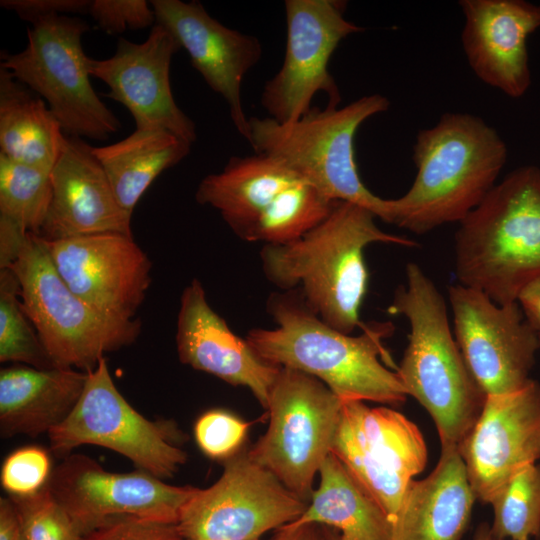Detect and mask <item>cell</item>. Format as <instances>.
I'll return each instance as SVG.
<instances>
[{"instance_id":"cell-1","label":"cell","mask_w":540,"mask_h":540,"mask_svg":"<svg viewBox=\"0 0 540 540\" xmlns=\"http://www.w3.org/2000/svg\"><path fill=\"white\" fill-rule=\"evenodd\" d=\"M267 311L273 329H253L246 340L266 362L311 375L324 383L342 402L372 401L397 405L406 390L384 348L382 339L392 323H371L358 336L343 333L320 319L296 290L272 294Z\"/></svg>"},{"instance_id":"cell-2","label":"cell","mask_w":540,"mask_h":540,"mask_svg":"<svg viewBox=\"0 0 540 540\" xmlns=\"http://www.w3.org/2000/svg\"><path fill=\"white\" fill-rule=\"evenodd\" d=\"M375 218L365 207L336 201L327 217L301 238L263 246L265 277L280 291L296 290L320 319L351 334L363 327L360 308L368 286L364 249L376 242L417 244L382 231Z\"/></svg>"},{"instance_id":"cell-3","label":"cell","mask_w":540,"mask_h":540,"mask_svg":"<svg viewBox=\"0 0 540 540\" xmlns=\"http://www.w3.org/2000/svg\"><path fill=\"white\" fill-rule=\"evenodd\" d=\"M412 158L416 177L403 196L387 199V223L424 234L462 221L481 203L496 185L507 147L482 118L445 113L417 134Z\"/></svg>"},{"instance_id":"cell-4","label":"cell","mask_w":540,"mask_h":540,"mask_svg":"<svg viewBox=\"0 0 540 540\" xmlns=\"http://www.w3.org/2000/svg\"><path fill=\"white\" fill-rule=\"evenodd\" d=\"M387 311L409 321V342L396 372L407 395L432 417L441 448L456 447L477 421L486 395L473 378L450 329L446 304L416 264L405 269Z\"/></svg>"},{"instance_id":"cell-5","label":"cell","mask_w":540,"mask_h":540,"mask_svg":"<svg viewBox=\"0 0 540 540\" xmlns=\"http://www.w3.org/2000/svg\"><path fill=\"white\" fill-rule=\"evenodd\" d=\"M459 284L498 305L517 302L540 277V169L522 166L496 184L455 234Z\"/></svg>"},{"instance_id":"cell-6","label":"cell","mask_w":540,"mask_h":540,"mask_svg":"<svg viewBox=\"0 0 540 540\" xmlns=\"http://www.w3.org/2000/svg\"><path fill=\"white\" fill-rule=\"evenodd\" d=\"M389 105L385 96L371 94L341 108H311L291 123L253 116L247 141L254 153L281 161L327 198L360 205L387 222V199L373 194L359 176L354 137L364 121Z\"/></svg>"},{"instance_id":"cell-7","label":"cell","mask_w":540,"mask_h":540,"mask_svg":"<svg viewBox=\"0 0 540 540\" xmlns=\"http://www.w3.org/2000/svg\"><path fill=\"white\" fill-rule=\"evenodd\" d=\"M7 268L17 277L23 310L56 367L89 372L105 353L139 337L140 319L104 315L68 287L40 236L30 233Z\"/></svg>"},{"instance_id":"cell-8","label":"cell","mask_w":540,"mask_h":540,"mask_svg":"<svg viewBox=\"0 0 540 540\" xmlns=\"http://www.w3.org/2000/svg\"><path fill=\"white\" fill-rule=\"evenodd\" d=\"M90 29L69 15L40 18L27 29L26 47L1 52L0 67L38 94L68 136L106 140L121 129L90 82L82 36Z\"/></svg>"},{"instance_id":"cell-9","label":"cell","mask_w":540,"mask_h":540,"mask_svg":"<svg viewBox=\"0 0 540 540\" xmlns=\"http://www.w3.org/2000/svg\"><path fill=\"white\" fill-rule=\"evenodd\" d=\"M266 409L268 429L248 455L307 502L315 474L331 453L342 401L317 378L280 367Z\"/></svg>"},{"instance_id":"cell-10","label":"cell","mask_w":540,"mask_h":540,"mask_svg":"<svg viewBox=\"0 0 540 540\" xmlns=\"http://www.w3.org/2000/svg\"><path fill=\"white\" fill-rule=\"evenodd\" d=\"M48 437L58 456L65 457L81 445H97L160 479L172 477L187 459L179 446L184 435L177 425L170 420H149L136 411L115 386L105 357L87 372L79 401Z\"/></svg>"},{"instance_id":"cell-11","label":"cell","mask_w":540,"mask_h":540,"mask_svg":"<svg viewBox=\"0 0 540 540\" xmlns=\"http://www.w3.org/2000/svg\"><path fill=\"white\" fill-rule=\"evenodd\" d=\"M307 507L245 449L225 460L217 482L197 489L176 526L183 540H258L299 519Z\"/></svg>"},{"instance_id":"cell-12","label":"cell","mask_w":540,"mask_h":540,"mask_svg":"<svg viewBox=\"0 0 540 540\" xmlns=\"http://www.w3.org/2000/svg\"><path fill=\"white\" fill-rule=\"evenodd\" d=\"M338 0H286V46L279 71L263 87L260 103L278 123L299 120L323 92L328 107H338L340 90L328 63L340 42L364 30L348 21Z\"/></svg>"},{"instance_id":"cell-13","label":"cell","mask_w":540,"mask_h":540,"mask_svg":"<svg viewBox=\"0 0 540 540\" xmlns=\"http://www.w3.org/2000/svg\"><path fill=\"white\" fill-rule=\"evenodd\" d=\"M47 487L81 535L117 518L176 524L197 487L174 486L143 470L115 473L72 454L53 468Z\"/></svg>"},{"instance_id":"cell-14","label":"cell","mask_w":540,"mask_h":540,"mask_svg":"<svg viewBox=\"0 0 540 540\" xmlns=\"http://www.w3.org/2000/svg\"><path fill=\"white\" fill-rule=\"evenodd\" d=\"M448 295L456 342L483 393L503 395L523 388L531 380L540 339L518 302L498 305L461 284L450 286Z\"/></svg>"},{"instance_id":"cell-15","label":"cell","mask_w":540,"mask_h":540,"mask_svg":"<svg viewBox=\"0 0 540 540\" xmlns=\"http://www.w3.org/2000/svg\"><path fill=\"white\" fill-rule=\"evenodd\" d=\"M44 241L58 274L79 298L104 315L134 319L151 284L152 263L133 236Z\"/></svg>"},{"instance_id":"cell-16","label":"cell","mask_w":540,"mask_h":540,"mask_svg":"<svg viewBox=\"0 0 540 540\" xmlns=\"http://www.w3.org/2000/svg\"><path fill=\"white\" fill-rule=\"evenodd\" d=\"M180 49L174 36L155 23L145 41L120 38L112 56L88 58L87 67L109 88L106 96L127 108L136 128H164L192 144L195 123L176 104L170 84L172 58Z\"/></svg>"},{"instance_id":"cell-17","label":"cell","mask_w":540,"mask_h":540,"mask_svg":"<svg viewBox=\"0 0 540 540\" xmlns=\"http://www.w3.org/2000/svg\"><path fill=\"white\" fill-rule=\"evenodd\" d=\"M470 486L484 503L522 467L540 458V384L486 396L480 415L459 445Z\"/></svg>"},{"instance_id":"cell-18","label":"cell","mask_w":540,"mask_h":540,"mask_svg":"<svg viewBox=\"0 0 540 540\" xmlns=\"http://www.w3.org/2000/svg\"><path fill=\"white\" fill-rule=\"evenodd\" d=\"M150 4L155 23L174 36L194 69L225 100L236 130L247 140L249 118L242 106L241 85L262 56L259 39L223 25L198 1L152 0Z\"/></svg>"},{"instance_id":"cell-19","label":"cell","mask_w":540,"mask_h":540,"mask_svg":"<svg viewBox=\"0 0 540 540\" xmlns=\"http://www.w3.org/2000/svg\"><path fill=\"white\" fill-rule=\"evenodd\" d=\"M50 178L51 202L38 236L47 241L99 233L133 236L132 214L119 204L93 146L83 138L66 135Z\"/></svg>"},{"instance_id":"cell-20","label":"cell","mask_w":540,"mask_h":540,"mask_svg":"<svg viewBox=\"0 0 540 540\" xmlns=\"http://www.w3.org/2000/svg\"><path fill=\"white\" fill-rule=\"evenodd\" d=\"M461 41L468 64L486 85L512 98L531 84L528 36L540 28V5L524 0H461Z\"/></svg>"},{"instance_id":"cell-21","label":"cell","mask_w":540,"mask_h":540,"mask_svg":"<svg viewBox=\"0 0 540 540\" xmlns=\"http://www.w3.org/2000/svg\"><path fill=\"white\" fill-rule=\"evenodd\" d=\"M179 360L228 384L247 387L263 408L280 367L263 360L209 305L205 290L193 279L182 291L177 317Z\"/></svg>"},{"instance_id":"cell-22","label":"cell","mask_w":540,"mask_h":540,"mask_svg":"<svg viewBox=\"0 0 540 540\" xmlns=\"http://www.w3.org/2000/svg\"><path fill=\"white\" fill-rule=\"evenodd\" d=\"M475 499L459 449L441 448L434 470L409 482L391 523V540H458Z\"/></svg>"},{"instance_id":"cell-23","label":"cell","mask_w":540,"mask_h":540,"mask_svg":"<svg viewBox=\"0 0 540 540\" xmlns=\"http://www.w3.org/2000/svg\"><path fill=\"white\" fill-rule=\"evenodd\" d=\"M87 381L73 368L38 369L16 364L0 371V433L3 438L49 433L72 412Z\"/></svg>"},{"instance_id":"cell-24","label":"cell","mask_w":540,"mask_h":540,"mask_svg":"<svg viewBox=\"0 0 540 540\" xmlns=\"http://www.w3.org/2000/svg\"><path fill=\"white\" fill-rule=\"evenodd\" d=\"M304 182L281 161L260 153L231 157L204 177L195 199L216 209L238 236L285 189Z\"/></svg>"},{"instance_id":"cell-25","label":"cell","mask_w":540,"mask_h":540,"mask_svg":"<svg viewBox=\"0 0 540 540\" xmlns=\"http://www.w3.org/2000/svg\"><path fill=\"white\" fill-rule=\"evenodd\" d=\"M319 488L294 527L323 524L339 540H391V521L332 452L319 469Z\"/></svg>"},{"instance_id":"cell-26","label":"cell","mask_w":540,"mask_h":540,"mask_svg":"<svg viewBox=\"0 0 540 540\" xmlns=\"http://www.w3.org/2000/svg\"><path fill=\"white\" fill-rule=\"evenodd\" d=\"M66 134L43 99L0 67V153L51 171Z\"/></svg>"},{"instance_id":"cell-27","label":"cell","mask_w":540,"mask_h":540,"mask_svg":"<svg viewBox=\"0 0 540 540\" xmlns=\"http://www.w3.org/2000/svg\"><path fill=\"white\" fill-rule=\"evenodd\" d=\"M190 150L191 143L160 127L136 128L116 143L93 147L119 204L130 214L151 183Z\"/></svg>"},{"instance_id":"cell-28","label":"cell","mask_w":540,"mask_h":540,"mask_svg":"<svg viewBox=\"0 0 540 540\" xmlns=\"http://www.w3.org/2000/svg\"><path fill=\"white\" fill-rule=\"evenodd\" d=\"M342 414L356 441L380 464L409 480L424 469V438L404 415L390 408H369L363 401L342 402Z\"/></svg>"},{"instance_id":"cell-29","label":"cell","mask_w":540,"mask_h":540,"mask_svg":"<svg viewBox=\"0 0 540 540\" xmlns=\"http://www.w3.org/2000/svg\"><path fill=\"white\" fill-rule=\"evenodd\" d=\"M335 202L299 182L281 192L238 237L264 245L295 241L322 222Z\"/></svg>"},{"instance_id":"cell-30","label":"cell","mask_w":540,"mask_h":540,"mask_svg":"<svg viewBox=\"0 0 540 540\" xmlns=\"http://www.w3.org/2000/svg\"><path fill=\"white\" fill-rule=\"evenodd\" d=\"M50 172L0 153V218L38 235L52 197Z\"/></svg>"},{"instance_id":"cell-31","label":"cell","mask_w":540,"mask_h":540,"mask_svg":"<svg viewBox=\"0 0 540 540\" xmlns=\"http://www.w3.org/2000/svg\"><path fill=\"white\" fill-rule=\"evenodd\" d=\"M496 540L540 538V465L528 464L514 473L490 503Z\"/></svg>"},{"instance_id":"cell-32","label":"cell","mask_w":540,"mask_h":540,"mask_svg":"<svg viewBox=\"0 0 540 540\" xmlns=\"http://www.w3.org/2000/svg\"><path fill=\"white\" fill-rule=\"evenodd\" d=\"M20 286L10 268H0V361L38 369L55 368L20 300Z\"/></svg>"},{"instance_id":"cell-33","label":"cell","mask_w":540,"mask_h":540,"mask_svg":"<svg viewBox=\"0 0 540 540\" xmlns=\"http://www.w3.org/2000/svg\"><path fill=\"white\" fill-rule=\"evenodd\" d=\"M331 452L375 500L392 523L411 480L376 461L356 441L343 414Z\"/></svg>"},{"instance_id":"cell-34","label":"cell","mask_w":540,"mask_h":540,"mask_svg":"<svg viewBox=\"0 0 540 540\" xmlns=\"http://www.w3.org/2000/svg\"><path fill=\"white\" fill-rule=\"evenodd\" d=\"M27 540H81L82 535L47 485L28 496H8Z\"/></svg>"},{"instance_id":"cell-35","label":"cell","mask_w":540,"mask_h":540,"mask_svg":"<svg viewBox=\"0 0 540 540\" xmlns=\"http://www.w3.org/2000/svg\"><path fill=\"white\" fill-rule=\"evenodd\" d=\"M48 452L25 446L12 452L2 464L0 481L9 496H28L44 488L52 473Z\"/></svg>"},{"instance_id":"cell-36","label":"cell","mask_w":540,"mask_h":540,"mask_svg":"<svg viewBox=\"0 0 540 540\" xmlns=\"http://www.w3.org/2000/svg\"><path fill=\"white\" fill-rule=\"evenodd\" d=\"M249 423L223 410H210L195 423V440L201 451L213 459L234 455L246 436Z\"/></svg>"},{"instance_id":"cell-37","label":"cell","mask_w":540,"mask_h":540,"mask_svg":"<svg viewBox=\"0 0 540 540\" xmlns=\"http://www.w3.org/2000/svg\"><path fill=\"white\" fill-rule=\"evenodd\" d=\"M88 14L104 32L117 35L151 26L155 14L146 0H92Z\"/></svg>"},{"instance_id":"cell-38","label":"cell","mask_w":540,"mask_h":540,"mask_svg":"<svg viewBox=\"0 0 540 540\" xmlns=\"http://www.w3.org/2000/svg\"><path fill=\"white\" fill-rule=\"evenodd\" d=\"M81 540H183L176 524L123 517L82 535Z\"/></svg>"},{"instance_id":"cell-39","label":"cell","mask_w":540,"mask_h":540,"mask_svg":"<svg viewBox=\"0 0 540 540\" xmlns=\"http://www.w3.org/2000/svg\"><path fill=\"white\" fill-rule=\"evenodd\" d=\"M89 0H1L0 6L20 19L34 21L52 15L88 14Z\"/></svg>"},{"instance_id":"cell-40","label":"cell","mask_w":540,"mask_h":540,"mask_svg":"<svg viewBox=\"0 0 540 540\" xmlns=\"http://www.w3.org/2000/svg\"><path fill=\"white\" fill-rule=\"evenodd\" d=\"M0 540H27L17 509L9 497L0 498Z\"/></svg>"},{"instance_id":"cell-41","label":"cell","mask_w":540,"mask_h":540,"mask_svg":"<svg viewBox=\"0 0 540 540\" xmlns=\"http://www.w3.org/2000/svg\"><path fill=\"white\" fill-rule=\"evenodd\" d=\"M517 302L520 303L528 323L540 333V277L520 291Z\"/></svg>"},{"instance_id":"cell-42","label":"cell","mask_w":540,"mask_h":540,"mask_svg":"<svg viewBox=\"0 0 540 540\" xmlns=\"http://www.w3.org/2000/svg\"><path fill=\"white\" fill-rule=\"evenodd\" d=\"M301 528L294 527L290 523L286 524L278 529L272 540H296Z\"/></svg>"},{"instance_id":"cell-43","label":"cell","mask_w":540,"mask_h":540,"mask_svg":"<svg viewBox=\"0 0 540 540\" xmlns=\"http://www.w3.org/2000/svg\"><path fill=\"white\" fill-rule=\"evenodd\" d=\"M296 540H321L320 533L315 525H307L301 528Z\"/></svg>"},{"instance_id":"cell-44","label":"cell","mask_w":540,"mask_h":540,"mask_svg":"<svg viewBox=\"0 0 540 540\" xmlns=\"http://www.w3.org/2000/svg\"><path fill=\"white\" fill-rule=\"evenodd\" d=\"M474 540H496L491 532L490 528L488 526H481L478 528Z\"/></svg>"},{"instance_id":"cell-45","label":"cell","mask_w":540,"mask_h":540,"mask_svg":"<svg viewBox=\"0 0 540 540\" xmlns=\"http://www.w3.org/2000/svg\"><path fill=\"white\" fill-rule=\"evenodd\" d=\"M319 533L321 540H339L338 532L336 530L324 529Z\"/></svg>"},{"instance_id":"cell-46","label":"cell","mask_w":540,"mask_h":540,"mask_svg":"<svg viewBox=\"0 0 540 540\" xmlns=\"http://www.w3.org/2000/svg\"><path fill=\"white\" fill-rule=\"evenodd\" d=\"M539 339H540V333H539Z\"/></svg>"}]
</instances>
